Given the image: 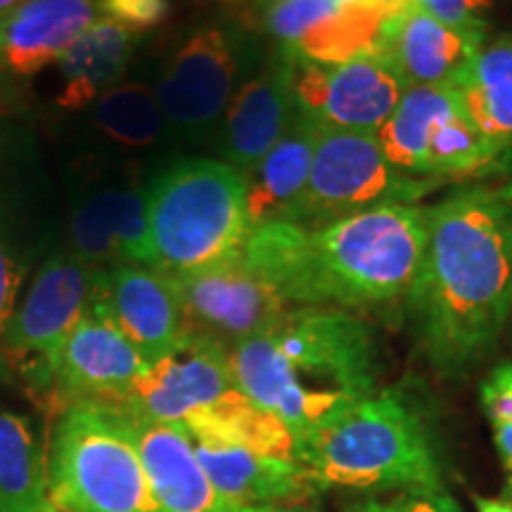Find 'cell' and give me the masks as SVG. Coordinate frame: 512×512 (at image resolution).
Instances as JSON below:
<instances>
[{"instance_id":"cell-23","label":"cell","mask_w":512,"mask_h":512,"mask_svg":"<svg viewBox=\"0 0 512 512\" xmlns=\"http://www.w3.org/2000/svg\"><path fill=\"white\" fill-rule=\"evenodd\" d=\"M320 124L297 107L292 124L247 176L249 226L292 221L309 183Z\"/></svg>"},{"instance_id":"cell-22","label":"cell","mask_w":512,"mask_h":512,"mask_svg":"<svg viewBox=\"0 0 512 512\" xmlns=\"http://www.w3.org/2000/svg\"><path fill=\"white\" fill-rule=\"evenodd\" d=\"M98 19V0H27L0 22V72L36 76L60 62Z\"/></svg>"},{"instance_id":"cell-4","label":"cell","mask_w":512,"mask_h":512,"mask_svg":"<svg viewBox=\"0 0 512 512\" xmlns=\"http://www.w3.org/2000/svg\"><path fill=\"white\" fill-rule=\"evenodd\" d=\"M297 460L320 491H444L425 422L392 392H375L306 437Z\"/></svg>"},{"instance_id":"cell-27","label":"cell","mask_w":512,"mask_h":512,"mask_svg":"<svg viewBox=\"0 0 512 512\" xmlns=\"http://www.w3.org/2000/svg\"><path fill=\"white\" fill-rule=\"evenodd\" d=\"M93 128L124 150H147L166 131L155 88L124 83L93 102Z\"/></svg>"},{"instance_id":"cell-17","label":"cell","mask_w":512,"mask_h":512,"mask_svg":"<svg viewBox=\"0 0 512 512\" xmlns=\"http://www.w3.org/2000/svg\"><path fill=\"white\" fill-rule=\"evenodd\" d=\"M91 299L145 363L159 361L188 335L176 280L152 266L98 268Z\"/></svg>"},{"instance_id":"cell-12","label":"cell","mask_w":512,"mask_h":512,"mask_svg":"<svg viewBox=\"0 0 512 512\" xmlns=\"http://www.w3.org/2000/svg\"><path fill=\"white\" fill-rule=\"evenodd\" d=\"M174 280L188 332L214 339L226 349L271 330L294 309L242 254Z\"/></svg>"},{"instance_id":"cell-32","label":"cell","mask_w":512,"mask_h":512,"mask_svg":"<svg viewBox=\"0 0 512 512\" xmlns=\"http://www.w3.org/2000/svg\"><path fill=\"white\" fill-rule=\"evenodd\" d=\"M382 512H460L456 503L441 494H403L382 503Z\"/></svg>"},{"instance_id":"cell-28","label":"cell","mask_w":512,"mask_h":512,"mask_svg":"<svg viewBox=\"0 0 512 512\" xmlns=\"http://www.w3.org/2000/svg\"><path fill=\"white\" fill-rule=\"evenodd\" d=\"M482 406L494 427L498 456L505 467V494L512 496V363H503L486 377Z\"/></svg>"},{"instance_id":"cell-13","label":"cell","mask_w":512,"mask_h":512,"mask_svg":"<svg viewBox=\"0 0 512 512\" xmlns=\"http://www.w3.org/2000/svg\"><path fill=\"white\" fill-rule=\"evenodd\" d=\"M406 81L380 50L335 64L297 60V107L325 128L377 133L406 93Z\"/></svg>"},{"instance_id":"cell-35","label":"cell","mask_w":512,"mask_h":512,"mask_svg":"<svg viewBox=\"0 0 512 512\" xmlns=\"http://www.w3.org/2000/svg\"><path fill=\"white\" fill-rule=\"evenodd\" d=\"M238 512H316L306 505H275V508H240Z\"/></svg>"},{"instance_id":"cell-19","label":"cell","mask_w":512,"mask_h":512,"mask_svg":"<svg viewBox=\"0 0 512 512\" xmlns=\"http://www.w3.org/2000/svg\"><path fill=\"white\" fill-rule=\"evenodd\" d=\"M486 34L439 22L408 3L387 19L380 53L394 64L406 86H451L484 46Z\"/></svg>"},{"instance_id":"cell-2","label":"cell","mask_w":512,"mask_h":512,"mask_svg":"<svg viewBox=\"0 0 512 512\" xmlns=\"http://www.w3.org/2000/svg\"><path fill=\"white\" fill-rule=\"evenodd\" d=\"M430 207L389 204L325 226L252 228L242 256L294 309H377L406 302L427 242Z\"/></svg>"},{"instance_id":"cell-33","label":"cell","mask_w":512,"mask_h":512,"mask_svg":"<svg viewBox=\"0 0 512 512\" xmlns=\"http://www.w3.org/2000/svg\"><path fill=\"white\" fill-rule=\"evenodd\" d=\"M347 3L368 5V8H373V10H380L382 15L392 17V15H396V12H399V10L406 8V5L411 3V0H347Z\"/></svg>"},{"instance_id":"cell-9","label":"cell","mask_w":512,"mask_h":512,"mask_svg":"<svg viewBox=\"0 0 512 512\" xmlns=\"http://www.w3.org/2000/svg\"><path fill=\"white\" fill-rule=\"evenodd\" d=\"M95 271L74 252L50 256L17 304L5 332V361L38 399L48 401L64 344L91 302Z\"/></svg>"},{"instance_id":"cell-6","label":"cell","mask_w":512,"mask_h":512,"mask_svg":"<svg viewBox=\"0 0 512 512\" xmlns=\"http://www.w3.org/2000/svg\"><path fill=\"white\" fill-rule=\"evenodd\" d=\"M48 477L55 512H159L131 420L114 403L79 401L57 415Z\"/></svg>"},{"instance_id":"cell-11","label":"cell","mask_w":512,"mask_h":512,"mask_svg":"<svg viewBox=\"0 0 512 512\" xmlns=\"http://www.w3.org/2000/svg\"><path fill=\"white\" fill-rule=\"evenodd\" d=\"M240 394L228 363V349L214 339L188 332L176 349L147 363L114 406L143 420L188 427L219 411Z\"/></svg>"},{"instance_id":"cell-20","label":"cell","mask_w":512,"mask_h":512,"mask_svg":"<svg viewBox=\"0 0 512 512\" xmlns=\"http://www.w3.org/2000/svg\"><path fill=\"white\" fill-rule=\"evenodd\" d=\"M190 439L211 482L235 510L302 505L320 491L299 460L266 456L214 439Z\"/></svg>"},{"instance_id":"cell-24","label":"cell","mask_w":512,"mask_h":512,"mask_svg":"<svg viewBox=\"0 0 512 512\" xmlns=\"http://www.w3.org/2000/svg\"><path fill=\"white\" fill-rule=\"evenodd\" d=\"M448 88L494 150L496 169H512V36L484 41Z\"/></svg>"},{"instance_id":"cell-3","label":"cell","mask_w":512,"mask_h":512,"mask_svg":"<svg viewBox=\"0 0 512 512\" xmlns=\"http://www.w3.org/2000/svg\"><path fill=\"white\" fill-rule=\"evenodd\" d=\"M238 389L292 432L294 446L377 392V349L342 309L287 311L271 330L228 349Z\"/></svg>"},{"instance_id":"cell-29","label":"cell","mask_w":512,"mask_h":512,"mask_svg":"<svg viewBox=\"0 0 512 512\" xmlns=\"http://www.w3.org/2000/svg\"><path fill=\"white\" fill-rule=\"evenodd\" d=\"M24 278H27V264L17 256V249L0 233V380L10 373L5 361V332L19 304Z\"/></svg>"},{"instance_id":"cell-15","label":"cell","mask_w":512,"mask_h":512,"mask_svg":"<svg viewBox=\"0 0 512 512\" xmlns=\"http://www.w3.org/2000/svg\"><path fill=\"white\" fill-rule=\"evenodd\" d=\"M264 27L299 62L335 64L380 48L387 15L347 0H266Z\"/></svg>"},{"instance_id":"cell-1","label":"cell","mask_w":512,"mask_h":512,"mask_svg":"<svg viewBox=\"0 0 512 512\" xmlns=\"http://www.w3.org/2000/svg\"><path fill=\"white\" fill-rule=\"evenodd\" d=\"M406 306L439 373L463 375L477 366L512 313V200L470 188L430 207Z\"/></svg>"},{"instance_id":"cell-37","label":"cell","mask_w":512,"mask_h":512,"mask_svg":"<svg viewBox=\"0 0 512 512\" xmlns=\"http://www.w3.org/2000/svg\"><path fill=\"white\" fill-rule=\"evenodd\" d=\"M356 512H382V505H380V501H368V503H363L361 508H356Z\"/></svg>"},{"instance_id":"cell-36","label":"cell","mask_w":512,"mask_h":512,"mask_svg":"<svg viewBox=\"0 0 512 512\" xmlns=\"http://www.w3.org/2000/svg\"><path fill=\"white\" fill-rule=\"evenodd\" d=\"M22 3H27V0H0V22H3L5 17H10Z\"/></svg>"},{"instance_id":"cell-34","label":"cell","mask_w":512,"mask_h":512,"mask_svg":"<svg viewBox=\"0 0 512 512\" xmlns=\"http://www.w3.org/2000/svg\"><path fill=\"white\" fill-rule=\"evenodd\" d=\"M479 512H512V503L501 498H477Z\"/></svg>"},{"instance_id":"cell-25","label":"cell","mask_w":512,"mask_h":512,"mask_svg":"<svg viewBox=\"0 0 512 512\" xmlns=\"http://www.w3.org/2000/svg\"><path fill=\"white\" fill-rule=\"evenodd\" d=\"M140 41L143 34L100 17L57 62L60 67V91L55 95L57 107L79 112L117 88Z\"/></svg>"},{"instance_id":"cell-8","label":"cell","mask_w":512,"mask_h":512,"mask_svg":"<svg viewBox=\"0 0 512 512\" xmlns=\"http://www.w3.org/2000/svg\"><path fill=\"white\" fill-rule=\"evenodd\" d=\"M377 140L396 169L422 181L470 178L496 169L494 150L446 86L406 88Z\"/></svg>"},{"instance_id":"cell-30","label":"cell","mask_w":512,"mask_h":512,"mask_svg":"<svg viewBox=\"0 0 512 512\" xmlns=\"http://www.w3.org/2000/svg\"><path fill=\"white\" fill-rule=\"evenodd\" d=\"M100 17L112 19L121 27L147 34L150 29L159 27L169 15V0H98Z\"/></svg>"},{"instance_id":"cell-18","label":"cell","mask_w":512,"mask_h":512,"mask_svg":"<svg viewBox=\"0 0 512 512\" xmlns=\"http://www.w3.org/2000/svg\"><path fill=\"white\" fill-rule=\"evenodd\" d=\"M294 76L297 60L275 48V53L240 83L223 114L219 143L223 162L245 178L283 138L297 114Z\"/></svg>"},{"instance_id":"cell-31","label":"cell","mask_w":512,"mask_h":512,"mask_svg":"<svg viewBox=\"0 0 512 512\" xmlns=\"http://www.w3.org/2000/svg\"><path fill=\"white\" fill-rule=\"evenodd\" d=\"M411 3L448 27L486 34L484 15L491 8V0H411Z\"/></svg>"},{"instance_id":"cell-5","label":"cell","mask_w":512,"mask_h":512,"mask_svg":"<svg viewBox=\"0 0 512 512\" xmlns=\"http://www.w3.org/2000/svg\"><path fill=\"white\" fill-rule=\"evenodd\" d=\"M152 268L171 278L235 259L252 233L247 178L216 159H185L145 188Z\"/></svg>"},{"instance_id":"cell-16","label":"cell","mask_w":512,"mask_h":512,"mask_svg":"<svg viewBox=\"0 0 512 512\" xmlns=\"http://www.w3.org/2000/svg\"><path fill=\"white\" fill-rule=\"evenodd\" d=\"M145 366L138 349L91 299L57 361L48 406L60 415L79 401H119Z\"/></svg>"},{"instance_id":"cell-10","label":"cell","mask_w":512,"mask_h":512,"mask_svg":"<svg viewBox=\"0 0 512 512\" xmlns=\"http://www.w3.org/2000/svg\"><path fill=\"white\" fill-rule=\"evenodd\" d=\"M245 43L226 24H204L166 60L155 86L166 131L202 140L226 114L245 72Z\"/></svg>"},{"instance_id":"cell-14","label":"cell","mask_w":512,"mask_h":512,"mask_svg":"<svg viewBox=\"0 0 512 512\" xmlns=\"http://www.w3.org/2000/svg\"><path fill=\"white\" fill-rule=\"evenodd\" d=\"M72 247L93 268L152 266L145 188L136 174H93L72 202Z\"/></svg>"},{"instance_id":"cell-21","label":"cell","mask_w":512,"mask_h":512,"mask_svg":"<svg viewBox=\"0 0 512 512\" xmlns=\"http://www.w3.org/2000/svg\"><path fill=\"white\" fill-rule=\"evenodd\" d=\"M126 415L159 512H238L211 482L181 425Z\"/></svg>"},{"instance_id":"cell-26","label":"cell","mask_w":512,"mask_h":512,"mask_svg":"<svg viewBox=\"0 0 512 512\" xmlns=\"http://www.w3.org/2000/svg\"><path fill=\"white\" fill-rule=\"evenodd\" d=\"M0 512H55L48 453L29 418L0 408Z\"/></svg>"},{"instance_id":"cell-7","label":"cell","mask_w":512,"mask_h":512,"mask_svg":"<svg viewBox=\"0 0 512 512\" xmlns=\"http://www.w3.org/2000/svg\"><path fill=\"white\" fill-rule=\"evenodd\" d=\"M432 188L434 181L396 169L377 133L320 126L309 183L290 223L325 226L389 204H418Z\"/></svg>"}]
</instances>
